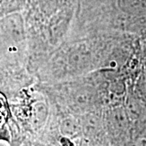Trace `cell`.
I'll return each mask as SVG.
<instances>
[{
	"label": "cell",
	"instance_id": "obj_1",
	"mask_svg": "<svg viewBox=\"0 0 146 146\" xmlns=\"http://www.w3.org/2000/svg\"><path fill=\"white\" fill-rule=\"evenodd\" d=\"M8 115L7 104L3 95L0 94V127L5 123Z\"/></svg>",
	"mask_w": 146,
	"mask_h": 146
}]
</instances>
